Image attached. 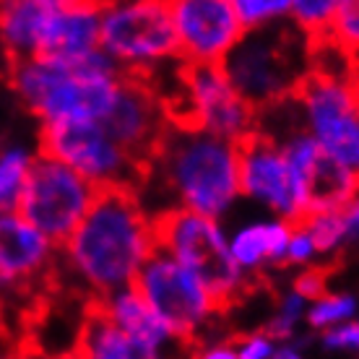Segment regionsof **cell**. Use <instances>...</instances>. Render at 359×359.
<instances>
[{
    "label": "cell",
    "mask_w": 359,
    "mask_h": 359,
    "mask_svg": "<svg viewBox=\"0 0 359 359\" xmlns=\"http://www.w3.org/2000/svg\"><path fill=\"white\" fill-rule=\"evenodd\" d=\"M297 294L299 297H318L323 294L325 289V273L323 271H305L302 276L297 278Z\"/></svg>",
    "instance_id": "obj_28"
},
{
    "label": "cell",
    "mask_w": 359,
    "mask_h": 359,
    "mask_svg": "<svg viewBox=\"0 0 359 359\" xmlns=\"http://www.w3.org/2000/svg\"><path fill=\"white\" fill-rule=\"evenodd\" d=\"M65 0H0V42L16 57L39 55L47 29Z\"/></svg>",
    "instance_id": "obj_18"
},
{
    "label": "cell",
    "mask_w": 359,
    "mask_h": 359,
    "mask_svg": "<svg viewBox=\"0 0 359 359\" xmlns=\"http://www.w3.org/2000/svg\"><path fill=\"white\" fill-rule=\"evenodd\" d=\"M299 307H302V297H299V294L289 297L287 302H284V310H281V315H278L276 323H273L276 333H289V328H292V325H294V320L299 318Z\"/></svg>",
    "instance_id": "obj_29"
},
{
    "label": "cell",
    "mask_w": 359,
    "mask_h": 359,
    "mask_svg": "<svg viewBox=\"0 0 359 359\" xmlns=\"http://www.w3.org/2000/svg\"><path fill=\"white\" fill-rule=\"evenodd\" d=\"M328 36L357 57L359 55V0H341Z\"/></svg>",
    "instance_id": "obj_24"
},
{
    "label": "cell",
    "mask_w": 359,
    "mask_h": 359,
    "mask_svg": "<svg viewBox=\"0 0 359 359\" xmlns=\"http://www.w3.org/2000/svg\"><path fill=\"white\" fill-rule=\"evenodd\" d=\"M237 170H240V193L263 201L294 224L299 219L292 172L276 141L261 130H252L237 141Z\"/></svg>",
    "instance_id": "obj_14"
},
{
    "label": "cell",
    "mask_w": 359,
    "mask_h": 359,
    "mask_svg": "<svg viewBox=\"0 0 359 359\" xmlns=\"http://www.w3.org/2000/svg\"><path fill=\"white\" fill-rule=\"evenodd\" d=\"M294 226L284 222H269V224H252L245 226L243 232L234 237L229 245L234 261L240 263V269H250L263 261H278L287 258L289 237Z\"/></svg>",
    "instance_id": "obj_20"
},
{
    "label": "cell",
    "mask_w": 359,
    "mask_h": 359,
    "mask_svg": "<svg viewBox=\"0 0 359 359\" xmlns=\"http://www.w3.org/2000/svg\"><path fill=\"white\" fill-rule=\"evenodd\" d=\"M305 128L346 170L359 175V83L354 76L310 71L294 89Z\"/></svg>",
    "instance_id": "obj_8"
},
{
    "label": "cell",
    "mask_w": 359,
    "mask_h": 359,
    "mask_svg": "<svg viewBox=\"0 0 359 359\" xmlns=\"http://www.w3.org/2000/svg\"><path fill=\"white\" fill-rule=\"evenodd\" d=\"M313 252H315L313 237H310L302 226H294V229H292V237H289L287 258L294 263H302V261H307Z\"/></svg>",
    "instance_id": "obj_26"
},
{
    "label": "cell",
    "mask_w": 359,
    "mask_h": 359,
    "mask_svg": "<svg viewBox=\"0 0 359 359\" xmlns=\"http://www.w3.org/2000/svg\"><path fill=\"white\" fill-rule=\"evenodd\" d=\"M151 234L154 248L170 252L206 284L216 310H224L237 299L243 289V271L214 216L185 206L164 208L151 219Z\"/></svg>",
    "instance_id": "obj_5"
},
{
    "label": "cell",
    "mask_w": 359,
    "mask_h": 359,
    "mask_svg": "<svg viewBox=\"0 0 359 359\" xmlns=\"http://www.w3.org/2000/svg\"><path fill=\"white\" fill-rule=\"evenodd\" d=\"M3 359H27V357H21V354H16V357H3Z\"/></svg>",
    "instance_id": "obj_36"
},
{
    "label": "cell",
    "mask_w": 359,
    "mask_h": 359,
    "mask_svg": "<svg viewBox=\"0 0 359 359\" xmlns=\"http://www.w3.org/2000/svg\"><path fill=\"white\" fill-rule=\"evenodd\" d=\"M354 79H357V83H359V55H357V68H354Z\"/></svg>",
    "instance_id": "obj_35"
},
{
    "label": "cell",
    "mask_w": 359,
    "mask_h": 359,
    "mask_svg": "<svg viewBox=\"0 0 359 359\" xmlns=\"http://www.w3.org/2000/svg\"><path fill=\"white\" fill-rule=\"evenodd\" d=\"M102 126L128 154L149 167L154 149L170 126L167 109L149 81L123 73L112 107L102 117Z\"/></svg>",
    "instance_id": "obj_13"
},
{
    "label": "cell",
    "mask_w": 359,
    "mask_h": 359,
    "mask_svg": "<svg viewBox=\"0 0 359 359\" xmlns=\"http://www.w3.org/2000/svg\"><path fill=\"white\" fill-rule=\"evenodd\" d=\"M53 243L18 211L0 214V278L21 281L45 269Z\"/></svg>",
    "instance_id": "obj_17"
},
{
    "label": "cell",
    "mask_w": 359,
    "mask_h": 359,
    "mask_svg": "<svg viewBox=\"0 0 359 359\" xmlns=\"http://www.w3.org/2000/svg\"><path fill=\"white\" fill-rule=\"evenodd\" d=\"M0 281H3V278H0Z\"/></svg>",
    "instance_id": "obj_37"
},
{
    "label": "cell",
    "mask_w": 359,
    "mask_h": 359,
    "mask_svg": "<svg viewBox=\"0 0 359 359\" xmlns=\"http://www.w3.org/2000/svg\"><path fill=\"white\" fill-rule=\"evenodd\" d=\"M339 6H341V0H292L289 18L310 39H320V36H328V32H331Z\"/></svg>",
    "instance_id": "obj_22"
},
{
    "label": "cell",
    "mask_w": 359,
    "mask_h": 359,
    "mask_svg": "<svg viewBox=\"0 0 359 359\" xmlns=\"http://www.w3.org/2000/svg\"><path fill=\"white\" fill-rule=\"evenodd\" d=\"M102 8H104L102 0H65L47 29L39 55L73 63L102 47L99 45Z\"/></svg>",
    "instance_id": "obj_15"
},
{
    "label": "cell",
    "mask_w": 359,
    "mask_h": 359,
    "mask_svg": "<svg viewBox=\"0 0 359 359\" xmlns=\"http://www.w3.org/2000/svg\"><path fill=\"white\" fill-rule=\"evenodd\" d=\"M123 68L102 47L73 63L47 55L16 57L11 68V86L34 112L42 126L55 123H102L112 107Z\"/></svg>",
    "instance_id": "obj_2"
},
{
    "label": "cell",
    "mask_w": 359,
    "mask_h": 359,
    "mask_svg": "<svg viewBox=\"0 0 359 359\" xmlns=\"http://www.w3.org/2000/svg\"><path fill=\"white\" fill-rule=\"evenodd\" d=\"M341 214H344V222H346V232L357 234L359 232V193L341 208Z\"/></svg>",
    "instance_id": "obj_31"
},
{
    "label": "cell",
    "mask_w": 359,
    "mask_h": 359,
    "mask_svg": "<svg viewBox=\"0 0 359 359\" xmlns=\"http://www.w3.org/2000/svg\"><path fill=\"white\" fill-rule=\"evenodd\" d=\"M198 359H240V354L234 349H226V346H219V349H208L206 354H201Z\"/></svg>",
    "instance_id": "obj_32"
},
{
    "label": "cell",
    "mask_w": 359,
    "mask_h": 359,
    "mask_svg": "<svg viewBox=\"0 0 359 359\" xmlns=\"http://www.w3.org/2000/svg\"><path fill=\"white\" fill-rule=\"evenodd\" d=\"M32 162V154L24 149H6L0 154V214L16 211Z\"/></svg>",
    "instance_id": "obj_21"
},
{
    "label": "cell",
    "mask_w": 359,
    "mask_h": 359,
    "mask_svg": "<svg viewBox=\"0 0 359 359\" xmlns=\"http://www.w3.org/2000/svg\"><path fill=\"white\" fill-rule=\"evenodd\" d=\"M325 346L333 349H359V325H341V328H333L325 333Z\"/></svg>",
    "instance_id": "obj_27"
},
{
    "label": "cell",
    "mask_w": 359,
    "mask_h": 359,
    "mask_svg": "<svg viewBox=\"0 0 359 359\" xmlns=\"http://www.w3.org/2000/svg\"><path fill=\"white\" fill-rule=\"evenodd\" d=\"M245 29H261L276 21H287L292 0H232Z\"/></svg>",
    "instance_id": "obj_23"
},
{
    "label": "cell",
    "mask_w": 359,
    "mask_h": 359,
    "mask_svg": "<svg viewBox=\"0 0 359 359\" xmlns=\"http://www.w3.org/2000/svg\"><path fill=\"white\" fill-rule=\"evenodd\" d=\"M39 151L68 164L71 170L91 180L94 185H130L138 188L146 182V167L133 154H128L102 123L79 120V123H55L42 126Z\"/></svg>",
    "instance_id": "obj_10"
},
{
    "label": "cell",
    "mask_w": 359,
    "mask_h": 359,
    "mask_svg": "<svg viewBox=\"0 0 359 359\" xmlns=\"http://www.w3.org/2000/svg\"><path fill=\"white\" fill-rule=\"evenodd\" d=\"M237 354H240V359H269L273 354V349H271V344L266 339L258 336V339H250L243 349H237Z\"/></svg>",
    "instance_id": "obj_30"
},
{
    "label": "cell",
    "mask_w": 359,
    "mask_h": 359,
    "mask_svg": "<svg viewBox=\"0 0 359 359\" xmlns=\"http://www.w3.org/2000/svg\"><path fill=\"white\" fill-rule=\"evenodd\" d=\"M170 123L240 141L255 130L258 109L234 89L219 63H188L177 71L175 97L164 102Z\"/></svg>",
    "instance_id": "obj_6"
},
{
    "label": "cell",
    "mask_w": 359,
    "mask_h": 359,
    "mask_svg": "<svg viewBox=\"0 0 359 359\" xmlns=\"http://www.w3.org/2000/svg\"><path fill=\"white\" fill-rule=\"evenodd\" d=\"M97 188L68 164L39 154V159L32 162L16 211L50 243L63 245L89 211Z\"/></svg>",
    "instance_id": "obj_9"
},
{
    "label": "cell",
    "mask_w": 359,
    "mask_h": 359,
    "mask_svg": "<svg viewBox=\"0 0 359 359\" xmlns=\"http://www.w3.org/2000/svg\"><path fill=\"white\" fill-rule=\"evenodd\" d=\"M55 359H81L76 351H68V354H60V357H55Z\"/></svg>",
    "instance_id": "obj_34"
},
{
    "label": "cell",
    "mask_w": 359,
    "mask_h": 359,
    "mask_svg": "<svg viewBox=\"0 0 359 359\" xmlns=\"http://www.w3.org/2000/svg\"><path fill=\"white\" fill-rule=\"evenodd\" d=\"M73 351L81 359H159L156 346L123 331L104 313L99 297L86 305V315L79 328Z\"/></svg>",
    "instance_id": "obj_16"
},
{
    "label": "cell",
    "mask_w": 359,
    "mask_h": 359,
    "mask_svg": "<svg viewBox=\"0 0 359 359\" xmlns=\"http://www.w3.org/2000/svg\"><path fill=\"white\" fill-rule=\"evenodd\" d=\"M130 287L146 299V305L170 325L172 336L193 339V331L216 313V302L206 284L170 252L154 248L138 269Z\"/></svg>",
    "instance_id": "obj_11"
},
{
    "label": "cell",
    "mask_w": 359,
    "mask_h": 359,
    "mask_svg": "<svg viewBox=\"0 0 359 359\" xmlns=\"http://www.w3.org/2000/svg\"><path fill=\"white\" fill-rule=\"evenodd\" d=\"M99 45L126 71H146L180 57L167 0L104 3Z\"/></svg>",
    "instance_id": "obj_7"
},
{
    "label": "cell",
    "mask_w": 359,
    "mask_h": 359,
    "mask_svg": "<svg viewBox=\"0 0 359 359\" xmlns=\"http://www.w3.org/2000/svg\"><path fill=\"white\" fill-rule=\"evenodd\" d=\"M99 302L104 307V313H107L123 331H128L130 336H135V339L151 344L156 349H159V344L172 339L170 325L164 323L162 318L146 305V299L138 294L133 287H123V289H115V292H107L104 297H99Z\"/></svg>",
    "instance_id": "obj_19"
},
{
    "label": "cell",
    "mask_w": 359,
    "mask_h": 359,
    "mask_svg": "<svg viewBox=\"0 0 359 359\" xmlns=\"http://www.w3.org/2000/svg\"><path fill=\"white\" fill-rule=\"evenodd\" d=\"M310 47L313 39L294 21H276L261 29H245L219 65L234 89L261 109L294 94L310 73Z\"/></svg>",
    "instance_id": "obj_4"
},
{
    "label": "cell",
    "mask_w": 359,
    "mask_h": 359,
    "mask_svg": "<svg viewBox=\"0 0 359 359\" xmlns=\"http://www.w3.org/2000/svg\"><path fill=\"white\" fill-rule=\"evenodd\" d=\"M149 175L180 198V206L219 216L240 196L237 144L193 126L170 123L149 159Z\"/></svg>",
    "instance_id": "obj_3"
},
{
    "label": "cell",
    "mask_w": 359,
    "mask_h": 359,
    "mask_svg": "<svg viewBox=\"0 0 359 359\" xmlns=\"http://www.w3.org/2000/svg\"><path fill=\"white\" fill-rule=\"evenodd\" d=\"M351 313H354V299L351 297H328V299H320L310 310V323L323 328V325H333L344 318H349Z\"/></svg>",
    "instance_id": "obj_25"
},
{
    "label": "cell",
    "mask_w": 359,
    "mask_h": 359,
    "mask_svg": "<svg viewBox=\"0 0 359 359\" xmlns=\"http://www.w3.org/2000/svg\"><path fill=\"white\" fill-rule=\"evenodd\" d=\"M273 359H302V357H299L297 351H292V349H284V351H278Z\"/></svg>",
    "instance_id": "obj_33"
},
{
    "label": "cell",
    "mask_w": 359,
    "mask_h": 359,
    "mask_svg": "<svg viewBox=\"0 0 359 359\" xmlns=\"http://www.w3.org/2000/svg\"><path fill=\"white\" fill-rule=\"evenodd\" d=\"M68 261L99 292L130 287L154 250L151 219L130 185H99L89 211L63 243Z\"/></svg>",
    "instance_id": "obj_1"
},
{
    "label": "cell",
    "mask_w": 359,
    "mask_h": 359,
    "mask_svg": "<svg viewBox=\"0 0 359 359\" xmlns=\"http://www.w3.org/2000/svg\"><path fill=\"white\" fill-rule=\"evenodd\" d=\"M180 57L188 63H222L245 34L232 0H167Z\"/></svg>",
    "instance_id": "obj_12"
}]
</instances>
